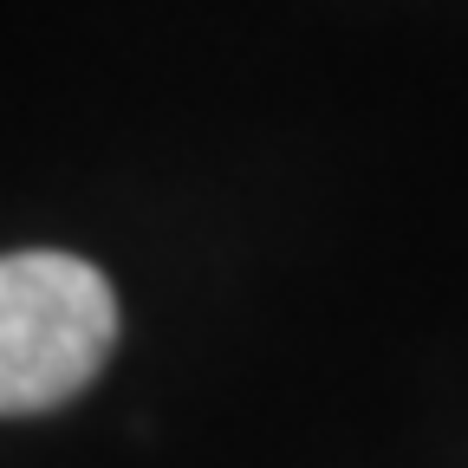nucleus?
Wrapping results in <instances>:
<instances>
[{
  "mask_svg": "<svg viewBox=\"0 0 468 468\" xmlns=\"http://www.w3.org/2000/svg\"><path fill=\"white\" fill-rule=\"evenodd\" d=\"M117 345L111 280L58 248L0 254V417L79 397Z\"/></svg>",
  "mask_w": 468,
  "mask_h": 468,
  "instance_id": "1",
  "label": "nucleus"
}]
</instances>
